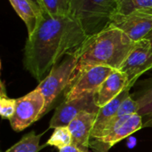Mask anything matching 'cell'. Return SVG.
I'll use <instances>...</instances> for the list:
<instances>
[{"label":"cell","instance_id":"1","mask_svg":"<svg viewBox=\"0 0 152 152\" xmlns=\"http://www.w3.org/2000/svg\"><path fill=\"white\" fill-rule=\"evenodd\" d=\"M87 37L69 14L53 16L42 12L36 28L26 40L24 67L41 82L64 56L72 54Z\"/></svg>","mask_w":152,"mask_h":152},{"label":"cell","instance_id":"2","mask_svg":"<svg viewBox=\"0 0 152 152\" xmlns=\"http://www.w3.org/2000/svg\"><path fill=\"white\" fill-rule=\"evenodd\" d=\"M134 43L126 33L112 24L99 33L88 37L72 53L77 63L68 89L77 77L89 68L108 66L119 69Z\"/></svg>","mask_w":152,"mask_h":152},{"label":"cell","instance_id":"3","mask_svg":"<svg viewBox=\"0 0 152 152\" xmlns=\"http://www.w3.org/2000/svg\"><path fill=\"white\" fill-rule=\"evenodd\" d=\"M69 14L91 37L110 26L118 15V0H68Z\"/></svg>","mask_w":152,"mask_h":152},{"label":"cell","instance_id":"4","mask_svg":"<svg viewBox=\"0 0 152 152\" xmlns=\"http://www.w3.org/2000/svg\"><path fill=\"white\" fill-rule=\"evenodd\" d=\"M76 63V59L72 54L65 56L37 86V88L45 98V107L40 115V118L48 112L59 95L68 88Z\"/></svg>","mask_w":152,"mask_h":152},{"label":"cell","instance_id":"5","mask_svg":"<svg viewBox=\"0 0 152 152\" xmlns=\"http://www.w3.org/2000/svg\"><path fill=\"white\" fill-rule=\"evenodd\" d=\"M45 107V98L37 87L23 97L16 99L13 116L9 119L12 128L20 132L40 118Z\"/></svg>","mask_w":152,"mask_h":152},{"label":"cell","instance_id":"6","mask_svg":"<svg viewBox=\"0 0 152 152\" xmlns=\"http://www.w3.org/2000/svg\"><path fill=\"white\" fill-rule=\"evenodd\" d=\"M151 69V45L147 38H143L134 43L133 49L118 70L126 75L128 87L132 88L142 75Z\"/></svg>","mask_w":152,"mask_h":152},{"label":"cell","instance_id":"7","mask_svg":"<svg viewBox=\"0 0 152 152\" xmlns=\"http://www.w3.org/2000/svg\"><path fill=\"white\" fill-rule=\"evenodd\" d=\"M134 42L140 41L152 31V8L138 9L127 14H118L111 22Z\"/></svg>","mask_w":152,"mask_h":152},{"label":"cell","instance_id":"8","mask_svg":"<svg viewBox=\"0 0 152 152\" xmlns=\"http://www.w3.org/2000/svg\"><path fill=\"white\" fill-rule=\"evenodd\" d=\"M97 91L87 93L75 100L65 101L55 110L50 124V128L68 126L69 123L81 112H98L99 107L95 103Z\"/></svg>","mask_w":152,"mask_h":152},{"label":"cell","instance_id":"9","mask_svg":"<svg viewBox=\"0 0 152 152\" xmlns=\"http://www.w3.org/2000/svg\"><path fill=\"white\" fill-rule=\"evenodd\" d=\"M114 70L108 66H95L86 69L67 90L65 101H72L87 93L98 91L101 85Z\"/></svg>","mask_w":152,"mask_h":152},{"label":"cell","instance_id":"10","mask_svg":"<svg viewBox=\"0 0 152 152\" xmlns=\"http://www.w3.org/2000/svg\"><path fill=\"white\" fill-rule=\"evenodd\" d=\"M97 112L81 111L68 126L72 136V144L81 151L88 152L90 138Z\"/></svg>","mask_w":152,"mask_h":152},{"label":"cell","instance_id":"11","mask_svg":"<svg viewBox=\"0 0 152 152\" xmlns=\"http://www.w3.org/2000/svg\"><path fill=\"white\" fill-rule=\"evenodd\" d=\"M126 87H128L126 75L118 69H115L99 87L96 93V105L99 108L105 106Z\"/></svg>","mask_w":152,"mask_h":152},{"label":"cell","instance_id":"12","mask_svg":"<svg viewBox=\"0 0 152 152\" xmlns=\"http://www.w3.org/2000/svg\"><path fill=\"white\" fill-rule=\"evenodd\" d=\"M136 88L131 96L138 104L137 113L142 117V128L152 127V71L147 78L137 83Z\"/></svg>","mask_w":152,"mask_h":152},{"label":"cell","instance_id":"13","mask_svg":"<svg viewBox=\"0 0 152 152\" xmlns=\"http://www.w3.org/2000/svg\"><path fill=\"white\" fill-rule=\"evenodd\" d=\"M130 90H131L130 87L125 88L115 99H113L111 102H110L105 106L99 109L90 139L97 138L103 132L106 126L113 119V118L117 114L121 103L124 102L125 99H126L128 96H130V94H129Z\"/></svg>","mask_w":152,"mask_h":152},{"label":"cell","instance_id":"14","mask_svg":"<svg viewBox=\"0 0 152 152\" xmlns=\"http://www.w3.org/2000/svg\"><path fill=\"white\" fill-rule=\"evenodd\" d=\"M13 10L25 23L28 35L31 34L36 28L41 16V8L30 0H9Z\"/></svg>","mask_w":152,"mask_h":152},{"label":"cell","instance_id":"15","mask_svg":"<svg viewBox=\"0 0 152 152\" xmlns=\"http://www.w3.org/2000/svg\"><path fill=\"white\" fill-rule=\"evenodd\" d=\"M43 134H36L34 131H31L4 152H38L42 149L39 142Z\"/></svg>","mask_w":152,"mask_h":152},{"label":"cell","instance_id":"16","mask_svg":"<svg viewBox=\"0 0 152 152\" xmlns=\"http://www.w3.org/2000/svg\"><path fill=\"white\" fill-rule=\"evenodd\" d=\"M72 144V136L68 126L57 127L54 129L52 136L47 141V146H53L57 149L64 148L68 145Z\"/></svg>","mask_w":152,"mask_h":152},{"label":"cell","instance_id":"17","mask_svg":"<svg viewBox=\"0 0 152 152\" xmlns=\"http://www.w3.org/2000/svg\"><path fill=\"white\" fill-rule=\"evenodd\" d=\"M42 12L53 16L69 14L68 0H42Z\"/></svg>","mask_w":152,"mask_h":152},{"label":"cell","instance_id":"18","mask_svg":"<svg viewBox=\"0 0 152 152\" xmlns=\"http://www.w3.org/2000/svg\"><path fill=\"white\" fill-rule=\"evenodd\" d=\"M145 8H152V0H118V14H127Z\"/></svg>","mask_w":152,"mask_h":152},{"label":"cell","instance_id":"19","mask_svg":"<svg viewBox=\"0 0 152 152\" xmlns=\"http://www.w3.org/2000/svg\"><path fill=\"white\" fill-rule=\"evenodd\" d=\"M16 99H10L4 94V86L2 83L0 98V114L3 119H10L15 111Z\"/></svg>","mask_w":152,"mask_h":152},{"label":"cell","instance_id":"20","mask_svg":"<svg viewBox=\"0 0 152 152\" xmlns=\"http://www.w3.org/2000/svg\"><path fill=\"white\" fill-rule=\"evenodd\" d=\"M138 112V104L137 102L132 98V96H128L118 108V110L114 118H120L124 116H131L136 114Z\"/></svg>","mask_w":152,"mask_h":152},{"label":"cell","instance_id":"21","mask_svg":"<svg viewBox=\"0 0 152 152\" xmlns=\"http://www.w3.org/2000/svg\"><path fill=\"white\" fill-rule=\"evenodd\" d=\"M59 152H82L77 147H76L73 144L68 145L64 148H61L59 150Z\"/></svg>","mask_w":152,"mask_h":152},{"label":"cell","instance_id":"22","mask_svg":"<svg viewBox=\"0 0 152 152\" xmlns=\"http://www.w3.org/2000/svg\"><path fill=\"white\" fill-rule=\"evenodd\" d=\"M135 145H136V139L134 138V137H130V138L128 139V142H127V146H128L130 149H132V148H134Z\"/></svg>","mask_w":152,"mask_h":152},{"label":"cell","instance_id":"23","mask_svg":"<svg viewBox=\"0 0 152 152\" xmlns=\"http://www.w3.org/2000/svg\"><path fill=\"white\" fill-rule=\"evenodd\" d=\"M30 1H32L34 4H36L37 5H38L41 8V10H42V0H30Z\"/></svg>","mask_w":152,"mask_h":152},{"label":"cell","instance_id":"24","mask_svg":"<svg viewBox=\"0 0 152 152\" xmlns=\"http://www.w3.org/2000/svg\"><path fill=\"white\" fill-rule=\"evenodd\" d=\"M146 38L150 41V43H151V49H152V31L146 37Z\"/></svg>","mask_w":152,"mask_h":152},{"label":"cell","instance_id":"25","mask_svg":"<svg viewBox=\"0 0 152 152\" xmlns=\"http://www.w3.org/2000/svg\"><path fill=\"white\" fill-rule=\"evenodd\" d=\"M82 152H83V151H82Z\"/></svg>","mask_w":152,"mask_h":152}]
</instances>
